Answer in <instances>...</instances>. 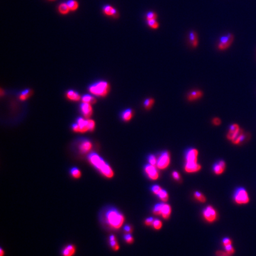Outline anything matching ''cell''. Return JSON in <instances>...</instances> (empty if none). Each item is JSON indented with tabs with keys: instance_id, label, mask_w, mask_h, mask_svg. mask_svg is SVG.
Returning <instances> with one entry per match:
<instances>
[{
	"instance_id": "cell-1",
	"label": "cell",
	"mask_w": 256,
	"mask_h": 256,
	"mask_svg": "<svg viewBox=\"0 0 256 256\" xmlns=\"http://www.w3.org/2000/svg\"><path fill=\"white\" fill-rule=\"evenodd\" d=\"M88 160L92 165L107 178L113 177L114 173L110 166L106 163L98 154L92 153L88 156Z\"/></svg>"
},
{
	"instance_id": "cell-2",
	"label": "cell",
	"mask_w": 256,
	"mask_h": 256,
	"mask_svg": "<svg viewBox=\"0 0 256 256\" xmlns=\"http://www.w3.org/2000/svg\"><path fill=\"white\" fill-rule=\"evenodd\" d=\"M104 217L106 223L114 229L120 228L124 221L122 214L114 207L108 209L104 214Z\"/></svg>"
},
{
	"instance_id": "cell-3",
	"label": "cell",
	"mask_w": 256,
	"mask_h": 256,
	"mask_svg": "<svg viewBox=\"0 0 256 256\" xmlns=\"http://www.w3.org/2000/svg\"><path fill=\"white\" fill-rule=\"evenodd\" d=\"M226 138L232 143L238 145L244 141L246 139V135L240 126L238 124L234 123L230 126Z\"/></svg>"
},
{
	"instance_id": "cell-4",
	"label": "cell",
	"mask_w": 256,
	"mask_h": 256,
	"mask_svg": "<svg viewBox=\"0 0 256 256\" xmlns=\"http://www.w3.org/2000/svg\"><path fill=\"white\" fill-rule=\"evenodd\" d=\"M109 84L106 81H100L92 85L89 90L93 94L99 96H104L109 92Z\"/></svg>"
},
{
	"instance_id": "cell-5",
	"label": "cell",
	"mask_w": 256,
	"mask_h": 256,
	"mask_svg": "<svg viewBox=\"0 0 256 256\" xmlns=\"http://www.w3.org/2000/svg\"><path fill=\"white\" fill-rule=\"evenodd\" d=\"M234 200L238 205H246L249 203L250 197L244 188L239 187L234 192Z\"/></svg>"
},
{
	"instance_id": "cell-6",
	"label": "cell",
	"mask_w": 256,
	"mask_h": 256,
	"mask_svg": "<svg viewBox=\"0 0 256 256\" xmlns=\"http://www.w3.org/2000/svg\"><path fill=\"white\" fill-rule=\"evenodd\" d=\"M234 39V35L232 33H228L225 36H222L218 43V48L220 51H224L232 45Z\"/></svg>"
},
{
	"instance_id": "cell-7",
	"label": "cell",
	"mask_w": 256,
	"mask_h": 256,
	"mask_svg": "<svg viewBox=\"0 0 256 256\" xmlns=\"http://www.w3.org/2000/svg\"><path fill=\"white\" fill-rule=\"evenodd\" d=\"M170 163V154L168 151L163 152L157 160V167L160 170H164L168 167Z\"/></svg>"
},
{
	"instance_id": "cell-8",
	"label": "cell",
	"mask_w": 256,
	"mask_h": 256,
	"mask_svg": "<svg viewBox=\"0 0 256 256\" xmlns=\"http://www.w3.org/2000/svg\"><path fill=\"white\" fill-rule=\"evenodd\" d=\"M203 215L205 219L209 222H214L217 217L215 209L211 206H208L205 208L203 212Z\"/></svg>"
},
{
	"instance_id": "cell-9",
	"label": "cell",
	"mask_w": 256,
	"mask_h": 256,
	"mask_svg": "<svg viewBox=\"0 0 256 256\" xmlns=\"http://www.w3.org/2000/svg\"><path fill=\"white\" fill-rule=\"evenodd\" d=\"M144 170L150 179L153 180H156L158 178L159 174L156 166L150 164H147L145 166Z\"/></svg>"
},
{
	"instance_id": "cell-10",
	"label": "cell",
	"mask_w": 256,
	"mask_h": 256,
	"mask_svg": "<svg viewBox=\"0 0 256 256\" xmlns=\"http://www.w3.org/2000/svg\"><path fill=\"white\" fill-rule=\"evenodd\" d=\"M198 151L195 148H190L185 153V159L187 163H197Z\"/></svg>"
},
{
	"instance_id": "cell-11",
	"label": "cell",
	"mask_w": 256,
	"mask_h": 256,
	"mask_svg": "<svg viewBox=\"0 0 256 256\" xmlns=\"http://www.w3.org/2000/svg\"><path fill=\"white\" fill-rule=\"evenodd\" d=\"M185 171L187 173H195L201 169V165L197 163H187L185 164Z\"/></svg>"
},
{
	"instance_id": "cell-12",
	"label": "cell",
	"mask_w": 256,
	"mask_h": 256,
	"mask_svg": "<svg viewBox=\"0 0 256 256\" xmlns=\"http://www.w3.org/2000/svg\"><path fill=\"white\" fill-rule=\"evenodd\" d=\"M103 12L106 15L112 16L114 18H117L119 17L118 11L110 5H106L103 7Z\"/></svg>"
},
{
	"instance_id": "cell-13",
	"label": "cell",
	"mask_w": 256,
	"mask_h": 256,
	"mask_svg": "<svg viewBox=\"0 0 256 256\" xmlns=\"http://www.w3.org/2000/svg\"><path fill=\"white\" fill-rule=\"evenodd\" d=\"M226 164L224 161L221 160L219 162L215 163L213 166V170L215 174L220 175L224 173L225 169Z\"/></svg>"
},
{
	"instance_id": "cell-14",
	"label": "cell",
	"mask_w": 256,
	"mask_h": 256,
	"mask_svg": "<svg viewBox=\"0 0 256 256\" xmlns=\"http://www.w3.org/2000/svg\"><path fill=\"white\" fill-rule=\"evenodd\" d=\"M203 94H204V93L201 90H196L189 92L187 94V99L189 101L193 102V101L197 100L200 99L203 96Z\"/></svg>"
},
{
	"instance_id": "cell-15",
	"label": "cell",
	"mask_w": 256,
	"mask_h": 256,
	"mask_svg": "<svg viewBox=\"0 0 256 256\" xmlns=\"http://www.w3.org/2000/svg\"><path fill=\"white\" fill-rule=\"evenodd\" d=\"M77 124L79 128V132H85L89 131L88 120H84L81 117H79L77 121Z\"/></svg>"
},
{
	"instance_id": "cell-16",
	"label": "cell",
	"mask_w": 256,
	"mask_h": 256,
	"mask_svg": "<svg viewBox=\"0 0 256 256\" xmlns=\"http://www.w3.org/2000/svg\"><path fill=\"white\" fill-rule=\"evenodd\" d=\"M81 110L85 117H89L92 114V107L89 103H83L80 106Z\"/></svg>"
},
{
	"instance_id": "cell-17",
	"label": "cell",
	"mask_w": 256,
	"mask_h": 256,
	"mask_svg": "<svg viewBox=\"0 0 256 256\" xmlns=\"http://www.w3.org/2000/svg\"><path fill=\"white\" fill-rule=\"evenodd\" d=\"M189 39L190 45L192 47L196 48L199 44V39L197 33L195 31H192L189 32Z\"/></svg>"
},
{
	"instance_id": "cell-18",
	"label": "cell",
	"mask_w": 256,
	"mask_h": 256,
	"mask_svg": "<svg viewBox=\"0 0 256 256\" xmlns=\"http://www.w3.org/2000/svg\"><path fill=\"white\" fill-rule=\"evenodd\" d=\"M75 252V246L70 244L66 246L62 251V254L63 256H72Z\"/></svg>"
},
{
	"instance_id": "cell-19",
	"label": "cell",
	"mask_w": 256,
	"mask_h": 256,
	"mask_svg": "<svg viewBox=\"0 0 256 256\" xmlns=\"http://www.w3.org/2000/svg\"><path fill=\"white\" fill-rule=\"evenodd\" d=\"M171 206L168 204H163L162 210H161V215L164 219H168L171 215Z\"/></svg>"
},
{
	"instance_id": "cell-20",
	"label": "cell",
	"mask_w": 256,
	"mask_h": 256,
	"mask_svg": "<svg viewBox=\"0 0 256 256\" xmlns=\"http://www.w3.org/2000/svg\"><path fill=\"white\" fill-rule=\"evenodd\" d=\"M92 146V145L91 142L85 140L84 142H82L81 144L80 145V151L82 153H85L88 152L91 150Z\"/></svg>"
},
{
	"instance_id": "cell-21",
	"label": "cell",
	"mask_w": 256,
	"mask_h": 256,
	"mask_svg": "<svg viewBox=\"0 0 256 256\" xmlns=\"http://www.w3.org/2000/svg\"><path fill=\"white\" fill-rule=\"evenodd\" d=\"M133 116V111L131 109H128L125 110L122 114V118L124 121L128 122L129 121Z\"/></svg>"
},
{
	"instance_id": "cell-22",
	"label": "cell",
	"mask_w": 256,
	"mask_h": 256,
	"mask_svg": "<svg viewBox=\"0 0 256 256\" xmlns=\"http://www.w3.org/2000/svg\"><path fill=\"white\" fill-rule=\"evenodd\" d=\"M67 97L74 101H78L80 99V96L73 90H70L67 92Z\"/></svg>"
},
{
	"instance_id": "cell-23",
	"label": "cell",
	"mask_w": 256,
	"mask_h": 256,
	"mask_svg": "<svg viewBox=\"0 0 256 256\" xmlns=\"http://www.w3.org/2000/svg\"><path fill=\"white\" fill-rule=\"evenodd\" d=\"M110 240V245L111 247L113 248V250L117 251L119 249V246L117 242V240L116 239V237L114 235H112L109 237Z\"/></svg>"
},
{
	"instance_id": "cell-24",
	"label": "cell",
	"mask_w": 256,
	"mask_h": 256,
	"mask_svg": "<svg viewBox=\"0 0 256 256\" xmlns=\"http://www.w3.org/2000/svg\"><path fill=\"white\" fill-rule=\"evenodd\" d=\"M67 4L69 7L70 10L71 11L77 10L79 7V4L78 2L75 0H69L67 1Z\"/></svg>"
},
{
	"instance_id": "cell-25",
	"label": "cell",
	"mask_w": 256,
	"mask_h": 256,
	"mask_svg": "<svg viewBox=\"0 0 256 256\" xmlns=\"http://www.w3.org/2000/svg\"><path fill=\"white\" fill-rule=\"evenodd\" d=\"M59 12L62 14H67L70 12V8L67 3H62L58 7Z\"/></svg>"
},
{
	"instance_id": "cell-26",
	"label": "cell",
	"mask_w": 256,
	"mask_h": 256,
	"mask_svg": "<svg viewBox=\"0 0 256 256\" xmlns=\"http://www.w3.org/2000/svg\"><path fill=\"white\" fill-rule=\"evenodd\" d=\"M154 102H155L154 99L153 98L146 99L145 100V102H143V106H144L145 109H146V110L151 109L154 105Z\"/></svg>"
},
{
	"instance_id": "cell-27",
	"label": "cell",
	"mask_w": 256,
	"mask_h": 256,
	"mask_svg": "<svg viewBox=\"0 0 256 256\" xmlns=\"http://www.w3.org/2000/svg\"><path fill=\"white\" fill-rule=\"evenodd\" d=\"M82 100L84 103H87L89 104H93L96 102V99L91 95L88 94L83 96L82 97Z\"/></svg>"
},
{
	"instance_id": "cell-28",
	"label": "cell",
	"mask_w": 256,
	"mask_h": 256,
	"mask_svg": "<svg viewBox=\"0 0 256 256\" xmlns=\"http://www.w3.org/2000/svg\"><path fill=\"white\" fill-rule=\"evenodd\" d=\"M70 173L72 176L75 178H79L81 175V173L80 170L77 167L72 168L70 170Z\"/></svg>"
},
{
	"instance_id": "cell-29",
	"label": "cell",
	"mask_w": 256,
	"mask_h": 256,
	"mask_svg": "<svg viewBox=\"0 0 256 256\" xmlns=\"http://www.w3.org/2000/svg\"><path fill=\"white\" fill-rule=\"evenodd\" d=\"M147 24L150 28L154 29V30L158 29L160 27V24L157 21V20L147 21Z\"/></svg>"
},
{
	"instance_id": "cell-30",
	"label": "cell",
	"mask_w": 256,
	"mask_h": 256,
	"mask_svg": "<svg viewBox=\"0 0 256 256\" xmlns=\"http://www.w3.org/2000/svg\"><path fill=\"white\" fill-rule=\"evenodd\" d=\"M158 196L160 197V199H161V200L164 201V202H166L168 200V193L166 190H165L164 189H162L160 193L158 194Z\"/></svg>"
},
{
	"instance_id": "cell-31",
	"label": "cell",
	"mask_w": 256,
	"mask_h": 256,
	"mask_svg": "<svg viewBox=\"0 0 256 256\" xmlns=\"http://www.w3.org/2000/svg\"><path fill=\"white\" fill-rule=\"evenodd\" d=\"M158 18V15L154 11H149L146 14V21L157 20Z\"/></svg>"
},
{
	"instance_id": "cell-32",
	"label": "cell",
	"mask_w": 256,
	"mask_h": 256,
	"mask_svg": "<svg viewBox=\"0 0 256 256\" xmlns=\"http://www.w3.org/2000/svg\"><path fill=\"white\" fill-rule=\"evenodd\" d=\"M163 204H156L153 209V213L155 215H161V210Z\"/></svg>"
},
{
	"instance_id": "cell-33",
	"label": "cell",
	"mask_w": 256,
	"mask_h": 256,
	"mask_svg": "<svg viewBox=\"0 0 256 256\" xmlns=\"http://www.w3.org/2000/svg\"><path fill=\"white\" fill-rule=\"evenodd\" d=\"M194 196L198 201H199L202 203L205 202V201H206V198H205V196H204L199 192H195V193H194Z\"/></svg>"
},
{
	"instance_id": "cell-34",
	"label": "cell",
	"mask_w": 256,
	"mask_h": 256,
	"mask_svg": "<svg viewBox=\"0 0 256 256\" xmlns=\"http://www.w3.org/2000/svg\"><path fill=\"white\" fill-rule=\"evenodd\" d=\"M148 160L149 161V163L154 166L157 167V160L158 158L153 155V154H151L148 156Z\"/></svg>"
},
{
	"instance_id": "cell-35",
	"label": "cell",
	"mask_w": 256,
	"mask_h": 256,
	"mask_svg": "<svg viewBox=\"0 0 256 256\" xmlns=\"http://www.w3.org/2000/svg\"><path fill=\"white\" fill-rule=\"evenodd\" d=\"M225 249L226 253L229 256L233 255L235 252V250H234V247L232 246V244L225 246Z\"/></svg>"
},
{
	"instance_id": "cell-36",
	"label": "cell",
	"mask_w": 256,
	"mask_h": 256,
	"mask_svg": "<svg viewBox=\"0 0 256 256\" xmlns=\"http://www.w3.org/2000/svg\"><path fill=\"white\" fill-rule=\"evenodd\" d=\"M30 90H24L23 92L21 93L20 96V99L21 100H24L28 98V97L30 95Z\"/></svg>"
},
{
	"instance_id": "cell-37",
	"label": "cell",
	"mask_w": 256,
	"mask_h": 256,
	"mask_svg": "<svg viewBox=\"0 0 256 256\" xmlns=\"http://www.w3.org/2000/svg\"><path fill=\"white\" fill-rule=\"evenodd\" d=\"M162 222L158 219H154V223H153V226L155 229H160L162 227Z\"/></svg>"
},
{
	"instance_id": "cell-38",
	"label": "cell",
	"mask_w": 256,
	"mask_h": 256,
	"mask_svg": "<svg viewBox=\"0 0 256 256\" xmlns=\"http://www.w3.org/2000/svg\"><path fill=\"white\" fill-rule=\"evenodd\" d=\"M162 190V189L161 188L160 186H159L158 185H154L152 188H151V190L152 192L154 193V194L155 195H158L160 192Z\"/></svg>"
},
{
	"instance_id": "cell-39",
	"label": "cell",
	"mask_w": 256,
	"mask_h": 256,
	"mask_svg": "<svg viewBox=\"0 0 256 256\" xmlns=\"http://www.w3.org/2000/svg\"><path fill=\"white\" fill-rule=\"evenodd\" d=\"M124 240L128 243H133V238L132 237V236H131V234H128V233L127 234H125L124 235Z\"/></svg>"
},
{
	"instance_id": "cell-40",
	"label": "cell",
	"mask_w": 256,
	"mask_h": 256,
	"mask_svg": "<svg viewBox=\"0 0 256 256\" xmlns=\"http://www.w3.org/2000/svg\"><path fill=\"white\" fill-rule=\"evenodd\" d=\"M154 218H152V217H150V218H146V219H145V224L146 225H153V223H154Z\"/></svg>"
},
{
	"instance_id": "cell-41",
	"label": "cell",
	"mask_w": 256,
	"mask_h": 256,
	"mask_svg": "<svg viewBox=\"0 0 256 256\" xmlns=\"http://www.w3.org/2000/svg\"><path fill=\"white\" fill-rule=\"evenodd\" d=\"M223 241V244H224V247L232 244V241L229 238H226V237L224 238L223 239V241Z\"/></svg>"
},
{
	"instance_id": "cell-42",
	"label": "cell",
	"mask_w": 256,
	"mask_h": 256,
	"mask_svg": "<svg viewBox=\"0 0 256 256\" xmlns=\"http://www.w3.org/2000/svg\"><path fill=\"white\" fill-rule=\"evenodd\" d=\"M212 123L215 126H219L221 123V120L218 117H215L212 119Z\"/></svg>"
},
{
	"instance_id": "cell-43",
	"label": "cell",
	"mask_w": 256,
	"mask_h": 256,
	"mask_svg": "<svg viewBox=\"0 0 256 256\" xmlns=\"http://www.w3.org/2000/svg\"><path fill=\"white\" fill-rule=\"evenodd\" d=\"M88 122L89 131H92L94 129V126H95L94 122L92 120H88Z\"/></svg>"
},
{
	"instance_id": "cell-44",
	"label": "cell",
	"mask_w": 256,
	"mask_h": 256,
	"mask_svg": "<svg viewBox=\"0 0 256 256\" xmlns=\"http://www.w3.org/2000/svg\"><path fill=\"white\" fill-rule=\"evenodd\" d=\"M124 231L126 233H131L132 231V227L131 226L127 225H125L124 226Z\"/></svg>"
},
{
	"instance_id": "cell-45",
	"label": "cell",
	"mask_w": 256,
	"mask_h": 256,
	"mask_svg": "<svg viewBox=\"0 0 256 256\" xmlns=\"http://www.w3.org/2000/svg\"><path fill=\"white\" fill-rule=\"evenodd\" d=\"M172 175H173V177L174 179L176 180H178L180 179V175L179 173L177 171H175L173 172Z\"/></svg>"
},
{
	"instance_id": "cell-46",
	"label": "cell",
	"mask_w": 256,
	"mask_h": 256,
	"mask_svg": "<svg viewBox=\"0 0 256 256\" xmlns=\"http://www.w3.org/2000/svg\"><path fill=\"white\" fill-rule=\"evenodd\" d=\"M216 254L218 256H229L225 252H223L221 251H219L216 253Z\"/></svg>"
},
{
	"instance_id": "cell-47",
	"label": "cell",
	"mask_w": 256,
	"mask_h": 256,
	"mask_svg": "<svg viewBox=\"0 0 256 256\" xmlns=\"http://www.w3.org/2000/svg\"><path fill=\"white\" fill-rule=\"evenodd\" d=\"M72 129L75 132H79V128H78V124L77 123L74 124L72 125Z\"/></svg>"
},
{
	"instance_id": "cell-48",
	"label": "cell",
	"mask_w": 256,
	"mask_h": 256,
	"mask_svg": "<svg viewBox=\"0 0 256 256\" xmlns=\"http://www.w3.org/2000/svg\"><path fill=\"white\" fill-rule=\"evenodd\" d=\"M0 253H1L0 256H3V255H4V251H3L2 248H1V251H0Z\"/></svg>"
},
{
	"instance_id": "cell-49",
	"label": "cell",
	"mask_w": 256,
	"mask_h": 256,
	"mask_svg": "<svg viewBox=\"0 0 256 256\" xmlns=\"http://www.w3.org/2000/svg\"><path fill=\"white\" fill-rule=\"evenodd\" d=\"M50 1H54V0H50Z\"/></svg>"
}]
</instances>
